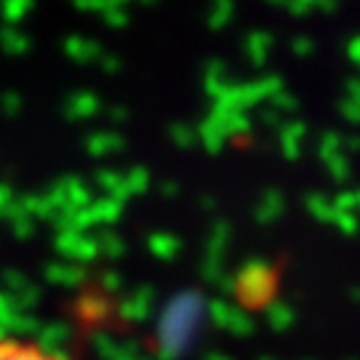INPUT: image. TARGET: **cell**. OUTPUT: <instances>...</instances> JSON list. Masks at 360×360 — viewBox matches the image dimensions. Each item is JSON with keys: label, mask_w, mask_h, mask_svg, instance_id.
Returning <instances> with one entry per match:
<instances>
[{"label": "cell", "mask_w": 360, "mask_h": 360, "mask_svg": "<svg viewBox=\"0 0 360 360\" xmlns=\"http://www.w3.org/2000/svg\"><path fill=\"white\" fill-rule=\"evenodd\" d=\"M208 296L200 288H179L158 315V358L181 360L206 331Z\"/></svg>", "instance_id": "obj_1"}, {"label": "cell", "mask_w": 360, "mask_h": 360, "mask_svg": "<svg viewBox=\"0 0 360 360\" xmlns=\"http://www.w3.org/2000/svg\"><path fill=\"white\" fill-rule=\"evenodd\" d=\"M278 278L267 259H248L235 275V296L240 299V307L264 309L275 302Z\"/></svg>", "instance_id": "obj_2"}, {"label": "cell", "mask_w": 360, "mask_h": 360, "mask_svg": "<svg viewBox=\"0 0 360 360\" xmlns=\"http://www.w3.org/2000/svg\"><path fill=\"white\" fill-rule=\"evenodd\" d=\"M208 318L217 328H224L232 336H251L257 331V321L243 307H235L221 296L208 302Z\"/></svg>", "instance_id": "obj_3"}, {"label": "cell", "mask_w": 360, "mask_h": 360, "mask_svg": "<svg viewBox=\"0 0 360 360\" xmlns=\"http://www.w3.org/2000/svg\"><path fill=\"white\" fill-rule=\"evenodd\" d=\"M227 126H224V120L214 112H208L203 120H200V126H198V142L206 147L208 155H219L224 150V144H227Z\"/></svg>", "instance_id": "obj_4"}, {"label": "cell", "mask_w": 360, "mask_h": 360, "mask_svg": "<svg viewBox=\"0 0 360 360\" xmlns=\"http://www.w3.org/2000/svg\"><path fill=\"white\" fill-rule=\"evenodd\" d=\"M283 214H285L283 193H281V190H275V187L264 190L262 198H259V203L254 206V221L262 224V227H270V224H275Z\"/></svg>", "instance_id": "obj_5"}, {"label": "cell", "mask_w": 360, "mask_h": 360, "mask_svg": "<svg viewBox=\"0 0 360 360\" xmlns=\"http://www.w3.org/2000/svg\"><path fill=\"white\" fill-rule=\"evenodd\" d=\"M304 136H307V126L302 120H288V123H283V129L278 131V144H281V153H283L285 160H299Z\"/></svg>", "instance_id": "obj_6"}, {"label": "cell", "mask_w": 360, "mask_h": 360, "mask_svg": "<svg viewBox=\"0 0 360 360\" xmlns=\"http://www.w3.org/2000/svg\"><path fill=\"white\" fill-rule=\"evenodd\" d=\"M272 49H275V38H272L270 32H264V30H254V32H248V35H245L243 51H245V56H248V62H251L254 67L267 65Z\"/></svg>", "instance_id": "obj_7"}, {"label": "cell", "mask_w": 360, "mask_h": 360, "mask_svg": "<svg viewBox=\"0 0 360 360\" xmlns=\"http://www.w3.org/2000/svg\"><path fill=\"white\" fill-rule=\"evenodd\" d=\"M0 360H67L65 355H56L49 349H40L35 345L22 342H0Z\"/></svg>", "instance_id": "obj_8"}, {"label": "cell", "mask_w": 360, "mask_h": 360, "mask_svg": "<svg viewBox=\"0 0 360 360\" xmlns=\"http://www.w3.org/2000/svg\"><path fill=\"white\" fill-rule=\"evenodd\" d=\"M230 240H232V224L221 217L214 219L211 232H208V240H206V257L224 259L227 248H230Z\"/></svg>", "instance_id": "obj_9"}, {"label": "cell", "mask_w": 360, "mask_h": 360, "mask_svg": "<svg viewBox=\"0 0 360 360\" xmlns=\"http://www.w3.org/2000/svg\"><path fill=\"white\" fill-rule=\"evenodd\" d=\"M230 77H227V67L219 59H211L203 70V91H206L211 99H219L224 91L230 89Z\"/></svg>", "instance_id": "obj_10"}, {"label": "cell", "mask_w": 360, "mask_h": 360, "mask_svg": "<svg viewBox=\"0 0 360 360\" xmlns=\"http://www.w3.org/2000/svg\"><path fill=\"white\" fill-rule=\"evenodd\" d=\"M264 318H267V326H270L272 331H288V328L296 323V312L288 302L275 299L272 304L264 307Z\"/></svg>", "instance_id": "obj_11"}, {"label": "cell", "mask_w": 360, "mask_h": 360, "mask_svg": "<svg viewBox=\"0 0 360 360\" xmlns=\"http://www.w3.org/2000/svg\"><path fill=\"white\" fill-rule=\"evenodd\" d=\"M147 245H150V251L160 262H171V259L179 257L181 251V240L176 235H171V232H155V235H150Z\"/></svg>", "instance_id": "obj_12"}, {"label": "cell", "mask_w": 360, "mask_h": 360, "mask_svg": "<svg viewBox=\"0 0 360 360\" xmlns=\"http://www.w3.org/2000/svg\"><path fill=\"white\" fill-rule=\"evenodd\" d=\"M153 296H155L153 288H139V291L123 304V315L131 318V321H147L150 312H153Z\"/></svg>", "instance_id": "obj_13"}, {"label": "cell", "mask_w": 360, "mask_h": 360, "mask_svg": "<svg viewBox=\"0 0 360 360\" xmlns=\"http://www.w3.org/2000/svg\"><path fill=\"white\" fill-rule=\"evenodd\" d=\"M304 208H307V214L312 219H318V221H323V224H334L336 208L326 195L309 193L307 198H304Z\"/></svg>", "instance_id": "obj_14"}, {"label": "cell", "mask_w": 360, "mask_h": 360, "mask_svg": "<svg viewBox=\"0 0 360 360\" xmlns=\"http://www.w3.org/2000/svg\"><path fill=\"white\" fill-rule=\"evenodd\" d=\"M211 112L224 120L230 139H243V136H248L254 131V123H251L248 112H217V110H211Z\"/></svg>", "instance_id": "obj_15"}, {"label": "cell", "mask_w": 360, "mask_h": 360, "mask_svg": "<svg viewBox=\"0 0 360 360\" xmlns=\"http://www.w3.org/2000/svg\"><path fill=\"white\" fill-rule=\"evenodd\" d=\"M232 16H235V3L232 0H219L214 3L206 13V25L211 30H224V27L232 22Z\"/></svg>", "instance_id": "obj_16"}, {"label": "cell", "mask_w": 360, "mask_h": 360, "mask_svg": "<svg viewBox=\"0 0 360 360\" xmlns=\"http://www.w3.org/2000/svg\"><path fill=\"white\" fill-rule=\"evenodd\" d=\"M342 153H345V136L339 131H326L321 136V144H318V158L326 163L328 158H336Z\"/></svg>", "instance_id": "obj_17"}, {"label": "cell", "mask_w": 360, "mask_h": 360, "mask_svg": "<svg viewBox=\"0 0 360 360\" xmlns=\"http://www.w3.org/2000/svg\"><path fill=\"white\" fill-rule=\"evenodd\" d=\"M326 171H328V176L336 181V184H345V181L352 176V166H349V158L347 153H342V155H336V158H328L326 163Z\"/></svg>", "instance_id": "obj_18"}, {"label": "cell", "mask_w": 360, "mask_h": 360, "mask_svg": "<svg viewBox=\"0 0 360 360\" xmlns=\"http://www.w3.org/2000/svg\"><path fill=\"white\" fill-rule=\"evenodd\" d=\"M168 136H171V142L176 144L179 150H193L195 142H198V129L187 126V123H174L168 129Z\"/></svg>", "instance_id": "obj_19"}, {"label": "cell", "mask_w": 360, "mask_h": 360, "mask_svg": "<svg viewBox=\"0 0 360 360\" xmlns=\"http://www.w3.org/2000/svg\"><path fill=\"white\" fill-rule=\"evenodd\" d=\"M334 227L345 238H355L360 232V217L358 214H345V211H336V217H334Z\"/></svg>", "instance_id": "obj_20"}, {"label": "cell", "mask_w": 360, "mask_h": 360, "mask_svg": "<svg viewBox=\"0 0 360 360\" xmlns=\"http://www.w3.org/2000/svg\"><path fill=\"white\" fill-rule=\"evenodd\" d=\"M272 6H281L291 16H307V13L318 11V0H281V3H272Z\"/></svg>", "instance_id": "obj_21"}, {"label": "cell", "mask_w": 360, "mask_h": 360, "mask_svg": "<svg viewBox=\"0 0 360 360\" xmlns=\"http://www.w3.org/2000/svg\"><path fill=\"white\" fill-rule=\"evenodd\" d=\"M270 104H272V110H278L281 115H285V112L291 115V112L299 110V99H296L294 94H288L285 89L281 91V94H275V96L270 99Z\"/></svg>", "instance_id": "obj_22"}, {"label": "cell", "mask_w": 360, "mask_h": 360, "mask_svg": "<svg viewBox=\"0 0 360 360\" xmlns=\"http://www.w3.org/2000/svg\"><path fill=\"white\" fill-rule=\"evenodd\" d=\"M336 110H339V115L347 120L349 126H360V104L352 102V99H342V102L336 104Z\"/></svg>", "instance_id": "obj_23"}, {"label": "cell", "mask_w": 360, "mask_h": 360, "mask_svg": "<svg viewBox=\"0 0 360 360\" xmlns=\"http://www.w3.org/2000/svg\"><path fill=\"white\" fill-rule=\"evenodd\" d=\"M291 51L304 59V56H312V53H315V43H312V38H307V35H296V38L291 40Z\"/></svg>", "instance_id": "obj_24"}, {"label": "cell", "mask_w": 360, "mask_h": 360, "mask_svg": "<svg viewBox=\"0 0 360 360\" xmlns=\"http://www.w3.org/2000/svg\"><path fill=\"white\" fill-rule=\"evenodd\" d=\"M336 211H345V214H355V190H347V193H339L331 200Z\"/></svg>", "instance_id": "obj_25"}, {"label": "cell", "mask_w": 360, "mask_h": 360, "mask_svg": "<svg viewBox=\"0 0 360 360\" xmlns=\"http://www.w3.org/2000/svg\"><path fill=\"white\" fill-rule=\"evenodd\" d=\"M147 184H150V174H147L144 168H136V171L131 174L129 187L134 190V193H144V190H147Z\"/></svg>", "instance_id": "obj_26"}, {"label": "cell", "mask_w": 360, "mask_h": 360, "mask_svg": "<svg viewBox=\"0 0 360 360\" xmlns=\"http://www.w3.org/2000/svg\"><path fill=\"white\" fill-rule=\"evenodd\" d=\"M262 123H264V126H270V129H283V115H281V112H278V110H272V107H264V110H262Z\"/></svg>", "instance_id": "obj_27"}, {"label": "cell", "mask_w": 360, "mask_h": 360, "mask_svg": "<svg viewBox=\"0 0 360 360\" xmlns=\"http://www.w3.org/2000/svg\"><path fill=\"white\" fill-rule=\"evenodd\" d=\"M117 139L115 136H99V139H94V153H110V147H117Z\"/></svg>", "instance_id": "obj_28"}, {"label": "cell", "mask_w": 360, "mask_h": 360, "mask_svg": "<svg viewBox=\"0 0 360 360\" xmlns=\"http://www.w3.org/2000/svg\"><path fill=\"white\" fill-rule=\"evenodd\" d=\"M347 59L360 70V35H358V38H352L347 43Z\"/></svg>", "instance_id": "obj_29"}, {"label": "cell", "mask_w": 360, "mask_h": 360, "mask_svg": "<svg viewBox=\"0 0 360 360\" xmlns=\"http://www.w3.org/2000/svg\"><path fill=\"white\" fill-rule=\"evenodd\" d=\"M345 89H347V99L360 104V80L358 77H349L347 83H345Z\"/></svg>", "instance_id": "obj_30"}, {"label": "cell", "mask_w": 360, "mask_h": 360, "mask_svg": "<svg viewBox=\"0 0 360 360\" xmlns=\"http://www.w3.org/2000/svg\"><path fill=\"white\" fill-rule=\"evenodd\" d=\"M345 153H360V136L358 134L345 136Z\"/></svg>", "instance_id": "obj_31"}, {"label": "cell", "mask_w": 360, "mask_h": 360, "mask_svg": "<svg viewBox=\"0 0 360 360\" xmlns=\"http://www.w3.org/2000/svg\"><path fill=\"white\" fill-rule=\"evenodd\" d=\"M336 8H339V3H336V0H318V11L334 13Z\"/></svg>", "instance_id": "obj_32"}, {"label": "cell", "mask_w": 360, "mask_h": 360, "mask_svg": "<svg viewBox=\"0 0 360 360\" xmlns=\"http://www.w3.org/2000/svg\"><path fill=\"white\" fill-rule=\"evenodd\" d=\"M160 190H163L166 198H176V195H179V184H176V181H166Z\"/></svg>", "instance_id": "obj_33"}, {"label": "cell", "mask_w": 360, "mask_h": 360, "mask_svg": "<svg viewBox=\"0 0 360 360\" xmlns=\"http://www.w3.org/2000/svg\"><path fill=\"white\" fill-rule=\"evenodd\" d=\"M200 208H203V211H217V198L203 195V198H200Z\"/></svg>", "instance_id": "obj_34"}, {"label": "cell", "mask_w": 360, "mask_h": 360, "mask_svg": "<svg viewBox=\"0 0 360 360\" xmlns=\"http://www.w3.org/2000/svg\"><path fill=\"white\" fill-rule=\"evenodd\" d=\"M203 360H235V358L224 355V352H219V349H211V352H206V355H203Z\"/></svg>", "instance_id": "obj_35"}, {"label": "cell", "mask_w": 360, "mask_h": 360, "mask_svg": "<svg viewBox=\"0 0 360 360\" xmlns=\"http://www.w3.org/2000/svg\"><path fill=\"white\" fill-rule=\"evenodd\" d=\"M349 299H352L355 304H360V288H349Z\"/></svg>", "instance_id": "obj_36"}, {"label": "cell", "mask_w": 360, "mask_h": 360, "mask_svg": "<svg viewBox=\"0 0 360 360\" xmlns=\"http://www.w3.org/2000/svg\"><path fill=\"white\" fill-rule=\"evenodd\" d=\"M355 214L360 217V190H355Z\"/></svg>", "instance_id": "obj_37"}, {"label": "cell", "mask_w": 360, "mask_h": 360, "mask_svg": "<svg viewBox=\"0 0 360 360\" xmlns=\"http://www.w3.org/2000/svg\"><path fill=\"white\" fill-rule=\"evenodd\" d=\"M347 360H358V358H347Z\"/></svg>", "instance_id": "obj_38"}, {"label": "cell", "mask_w": 360, "mask_h": 360, "mask_svg": "<svg viewBox=\"0 0 360 360\" xmlns=\"http://www.w3.org/2000/svg\"><path fill=\"white\" fill-rule=\"evenodd\" d=\"M262 360H272V358H262Z\"/></svg>", "instance_id": "obj_39"}]
</instances>
